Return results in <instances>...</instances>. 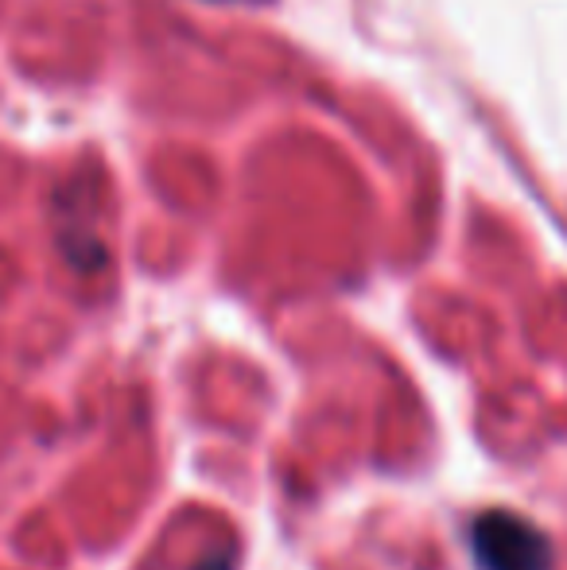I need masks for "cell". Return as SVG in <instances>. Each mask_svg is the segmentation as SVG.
Masks as SVG:
<instances>
[{
  "label": "cell",
  "mask_w": 567,
  "mask_h": 570,
  "mask_svg": "<svg viewBox=\"0 0 567 570\" xmlns=\"http://www.w3.org/2000/svg\"><path fill=\"white\" fill-rule=\"evenodd\" d=\"M470 548L482 570H553L548 540L514 512H482L470 528Z\"/></svg>",
  "instance_id": "obj_1"
},
{
  "label": "cell",
  "mask_w": 567,
  "mask_h": 570,
  "mask_svg": "<svg viewBox=\"0 0 567 570\" xmlns=\"http://www.w3.org/2000/svg\"><path fill=\"white\" fill-rule=\"evenodd\" d=\"M195 570H234V559L222 556L218 563H214V559H206V563H203V567H195Z\"/></svg>",
  "instance_id": "obj_2"
}]
</instances>
